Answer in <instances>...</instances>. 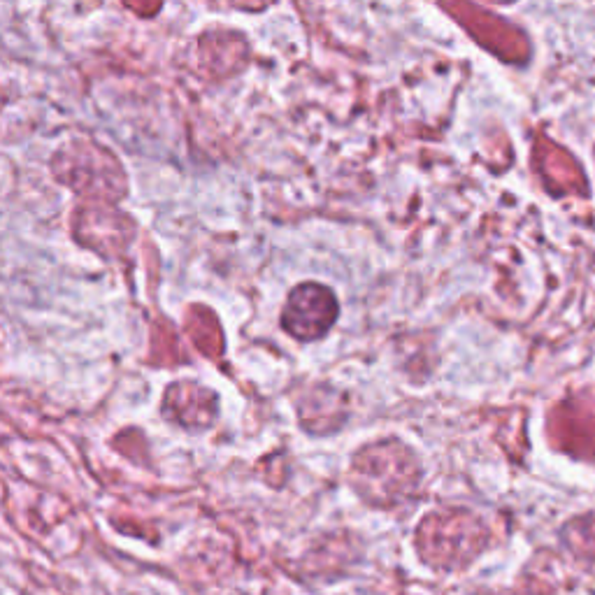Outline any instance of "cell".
<instances>
[{"label": "cell", "instance_id": "6da1fadb", "mask_svg": "<svg viewBox=\"0 0 595 595\" xmlns=\"http://www.w3.org/2000/svg\"><path fill=\"white\" fill-rule=\"evenodd\" d=\"M338 314L335 298L324 286L305 284L291 293L289 305L284 310V326L298 340L321 338Z\"/></svg>", "mask_w": 595, "mask_h": 595}]
</instances>
